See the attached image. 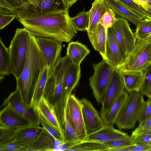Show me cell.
<instances>
[{"mask_svg":"<svg viewBox=\"0 0 151 151\" xmlns=\"http://www.w3.org/2000/svg\"><path fill=\"white\" fill-rule=\"evenodd\" d=\"M151 91V65L144 71L142 85L139 92L143 96L148 97Z\"/></svg>","mask_w":151,"mask_h":151,"instance_id":"d590c367","label":"cell"},{"mask_svg":"<svg viewBox=\"0 0 151 151\" xmlns=\"http://www.w3.org/2000/svg\"><path fill=\"white\" fill-rule=\"evenodd\" d=\"M68 12H56L17 20L35 37H50L68 42L77 33Z\"/></svg>","mask_w":151,"mask_h":151,"instance_id":"6da1fadb","label":"cell"},{"mask_svg":"<svg viewBox=\"0 0 151 151\" xmlns=\"http://www.w3.org/2000/svg\"><path fill=\"white\" fill-rule=\"evenodd\" d=\"M143 96L138 91L129 93L115 122L119 129H131L135 127L146 106Z\"/></svg>","mask_w":151,"mask_h":151,"instance_id":"5b68a950","label":"cell"},{"mask_svg":"<svg viewBox=\"0 0 151 151\" xmlns=\"http://www.w3.org/2000/svg\"><path fill=\"white\" fill-rule=\"evenodd\" d=\"M37 111L49 123L64 134L54 110L43 97L36 107Z\"/></svg>","mask_w":151,"mask_h":151,"instance_id":"4316f807","label":"cell"},{"mask_svg":"<svg viewBox=\"0 0 151 151\" xmlns=\"http://www.w3.org/2000/svg\"><path fill=\"white\" fill-rule=\"evenodd\" d=\"M10 57L9 48L7 47L0 39V78L9 76L10 72Z\"/></svg>","mask_w":151,"mask_h":151,"instance_id":"83f0119b","label":"cell"},{"mask_svg":"<svg viewBox=\"0 0 151 151\" xmlns=\"http://www.w3.org/2000/svg\"><path fill=\"white\" fill-rule=\"evenodd\" d=\"M109 7L119 17L124 18L136 26L143 19L141 16L116 0H106Z\"/></svg>","mask_w":151,"mask_h":151,"instance_id":"cb8c5ba5","label":"cell"},{"mask_svg":"<svg viewBox=\"0 0 151 151\" xmlns=\"http://www.w3.org/2000/svg\"><path fill=\"white\" fill-rule=\"evenodd\" d=\"M141 7L146 17H151V3H147Z\"/></svg>","mask_w":151,"mask_h":151,"instance_id":"c3c4849f","label":"cell"},{"mask_svg":"<svg viewBox=\"0 0 151 151\" xmlns=\"http://www.w3.org/2000/svg\"><path fill=\"white\" fill-rule=\"evenodd\" d=\"M88 36L94 49L98 51L103 58L105 52L107 29L99 23Z\"/></svg>","mask_w":151,"mask_h":151,"instance_id":"7402d4cb","label":"cell"},{"mask_svg":"<svg viewBox=\"0 0 151 151\" xmlns=\"http://www.w3.org/2000/svg\"><path fill=\"white\" fill-rule=\"evenodd\" d=\"M111 28L117 40L128 54L134 46L137 40L128 21L123 17H117Z\"/></svg>","mask_w":151,"mask_h":151,"instance_id":"5bb4252c","label":"cell"},{"mask_svg":"<svg viewBox=\"0 0 151 151\" xmlns=\"http://www.w3.org/2000/svg\"><path fill=\"white\" fill-rule=\"evenodd\" d=\"M80 143L76 142H70L65 143L64 142L63 144L59 147L57 151H68L69 149L71 147L75 146L76 145Z\"/></svg>","mask_w":151,"mask_h":151,"instance_id":"7dc6e473","label":"cell"},{"mask_svg":"<svg viewBox=\"0 0 151 151\" xmlns=\"http://www.w3.org/2000/svg\"><path fill=\"white\" fill-rule=\"evenodd\" d=\"M151 65V36L145 40H137L126 61L118 68L120 71H144Z\"/></svg>","mask_w":151,"mask_h":151,"instance_id":"52a82bcc","label":"cell"},{"mask_svg":"<svg viewBox=\"0 0 151 151\" xmlns=\"http://www.w3.org/2000/svg\"><path fill=\"white\" fill-rule=\"evenodd\" d=\"M151 116V97H148L146 101L145 108L140 116L138 122L140 125Z\"/></svg>","mask_w":151,"mask_h":151,"instance_id":"b9f144b4","label":"cell"},{"mask_svg":"<svg viewBox=\"0 0 151 151\" xmlns=\"http://www.w3.org/2000/svg\"><path fill=\"white\" fill-rule=\"evenodd\" d=\"M112 10L106 0H95L92 4L91 9L88 11L89 24L87 31L88 35L91 33L99 23L103 14L106 12Z\"/></svg>","mask_w":151,"mask_h":151,"instance_id":"44dd1931","label":"cell"},{"mask_svg":"<svg viewBox=\"0 0 151 151\" xmlns=\"http://www.w3.org/2000/svg\"><path fill=\"white\" fill-rule=\"evenodd\" d=\"M116 0L140 15L144 19L147 18L141 6L132 0Z\"/></svg>","mask_w":151,"mask_h":151,"instance_id":"74e56055","label":"cell"},{"mask_svg":"<svg viewBox=\"0 0 151 151\" xmlns=\"http://www.w3.org/2000/svg\"><path fill=\"white\" fill-rule=\"evenodd\" d=\"M148 0H139V4L141 6H143L148 2Z\"/></svg>","mask_w":151,"mask_h":151,"instance_id":"f907efd6","label":"cell"},{"mask_svg":"<svg viewBox=\"0 0 151 151\" xmlns=\"http://www.w3.org/2000/svg\"><path fill=\"white\" fill-rule=\"evenodd\" d=\"M136 26L134 34L137 40H145L151 36V17L143 19Z\"/></svg>","mask_w":151,"mask_h":151,"instance_id":"4dcf8cb0","label":"cell"},{"mask_svg":"<svg viewBox=\"0 0 151 151\" xmlns=\"http://www.w3.org/2000/svg\"><path fill=\"white\" fill-rule=\"evenodd\" d=\"M109 151H151V146L135 144L126 147L110 149Z\"/></svg>","mask_w":151,"mask_h":151,"instance_id":"60d3db41","label":"cell"},{"mask_svg":"<svg viewBox=\"0 0 151 151\" xmlns=\"http://www.w3.org/2000/svg\"><path fill=\"white\" fill-rule=\"evenodd\" d=\"M0 124L17 130L32 125L28 119L8 105L5 106L0 111Z\"/></svg>","mask_w":151,"mask_h":151,"instance_id":"2e32d148","label":"cell"},{"mask_svg":"<svg viewBox=\"0 0 151 151\" xmlns=\"http://www.w3.org/2000/svg\"><path fill=\"white\" fill-rule=\"evenodd\" d=\"M35 37L46 60L50 76L60 56L62 42L50 37Z\"/></svg>","mask_w":151,"mask_h":151,"instance_id":"4fadbf2b","label":"cell"},{"mask_svg":"<svg viewBox=\"0 0 151 151\" xmlns=\"http://www.w3.org/2000/svg\"><path fill=\"white\" fill-rule=\"evenodd\" d=\"M148 2L151 3V0H148L147 3H148Z\"/></svg>","mask_w":151,"mask_h":151,"instance_id":"db71d44e","label":"cell"},{"mask_svg":"<svg viewBox=\"0 0 151 151\" xmlns=\"http://www.w3.org/2000/svg\"><path fill=\"white\" fill-rule=\"evenodd\" d=\"M148 97H151V91H150Z\"/></svg>","mask_w":151,"mask_h":151,"instance_id":"f5cc1de1","label":"cell"},{"mask_svg":"<svg viewBox=\"0 0 151 151\" xmlns=\"http://www.w3.org/2000/svg\"><path fill=\"white\" fill-rule=\"evenodd\" d=\"M15 18L13 14H4L0 12V29H3Z\"/></svg>","mask_w":151,"mask_h":151,"instance_id":"f6af8a7d","label":"cell"},{"mask_svg":"<svg viewBox=\"0 0 151 151\" xmlns=\"http://www.w3.org/2000/svg\"><path fill=\"white\" fill-rule=\"evenodd\" d=\"M116 17L115 13L113 10L107 11L103 14L99 23L101 24L107 29L113 25Z\"/></svg>","mask_w":151,"mask_h":151,"instance_id":"f35d334b","label":"cell"},{"mask_svg":"<svg viewBox=\"0 0 151 151\" xmlns=\"http://www.w3.org/2000/svg\"><path fill=\"white\" fill-rule=\"evenodd\" d=\"M64 130V142H76L81 143L82 142L79 139L66 116Z\"/></svg>","mask_w":151,"mask_h":151,"instance_id":"e575fe53","label":"cell"},{"mask_svg":"<svg viewBox=\"0 0 151 151\" xmlns=\"http://www.w3.org/2000/svg\"><path fill=\"white\" fill-rule=\"evenodd\" d=\"M135 144L151 146V134H141L134 136Z\"/></svg>","mask_w":151,"mask_h":151,"instance_id":"7bdbcfd3","label":"cell"},{"mask_svg":"<svg viewBox=\"0 0 151 151\" xmlns=\"http://www.w3.org/2000/svg\"><path fill=\"white\" fill-rule=\"evenodd\" d=\"M81 76L80 65L71 62L67 66L64 74L63 87L64 92L68 96L71 94L78 84Z\"/></svg>","mask_w":151,"mask_h":151,"instance_id":"d6986e66","label":"cell"},{"mask_svg":"<svg viewBox=\"0 0 151 151\" xmlns=\"http://www.w3.org/2000/svg\"><path fill=\"white\" fill-rule=\"evenodd\" d=\"M45 128L33 125L28 126L16 131L12 141L22 147L27 145L36 139Z\"/></svg>","mask_w":151,"mask_h":151,"instance_id":"ffe728a7","label":"cell"},{"mask_svg":"<svg viewBox=\"0 0 151 151\" xmlns=\"http://www.w3.org/2000/svg\"><path fill=\"white\" fill-rule=\"evenodd\" d=\"M31 34L25 28H17L9 47L10 72L17 79L23 70L26 60Z\"/></svg>","mask_w":151,"mask_h":151,"instance_id":"277c9868","label":"cell"},{"mask_svg":"<svg viewBox=\"0 0 151 151\" xmlns=\"http://www.w3.org/2000/svg\"><path fill=\"white\" fill-rule=\"evenodd\" d=\"M141 134H151V116L132 131V136Z\"/></svg>","mask_w":151,"mask_h":151,"instance_id":"ab89813d","label":"cell"},{"mask_svg":"<svg viewBox=\"0 0 151 151\" xmlns=\"http://www.w3.org/2000/svg\"><path fill=\"white\" fill-rule=\"evenodd\" d=\"M127 54L114 35L111 27L107 29L104 59L111 66L118 68L126 61Z\"/></svg>","mask_w":151,"mask_h":151,"instance_id":"7c38bea8","label":"cell"},{"mask_svg":"<svg viewBox=\"0 0 151 151\" xmlns=\"http://www.w3.org/2000/svg\"><path fill=\"white\" fill-rule=\"evenodd\" d=\"M65 115L82 142L86 141L87 134L82 114V106L80 100L74 94H71L68 98Z\"/></svg>","mask_w":151,"mask_h":151,"instance_id":"9c48e42d","label":"cell"},{"mask_svg":"<svg viewBox=\"0 0 151 151\" xmlns=\"http://www.w3.org/2000/svg\"><path fill=\"white\" fill-rule=\"evenodd\" d=\"M79 0H64V1L67 6L69 8L70 7Z\"/></svg>","mask_w":151,"mask_h":151,"instance_id":"681fc988","label":"cell"},{"mask_svg":"<svg viewBox=\"0 0 151 151\" xmlns=\"http://www.w3.org/2000/svg\"><path fill=\"white\" fill-rule=\"evenodd\" d=\"M79 100L82 106L83 119L87 135L103 127L104 124L103 120L91 102L85 98Z\"/></svg>","mask_w":151,"mask_h":151,"instance_id":"9a60e30c","label":"cell"},{"mask_svg":"<svg viewBox=\"0 0 151 151\" xmlns=\"http://www.w3.org/2000/svg\"><path fill=\"white\" fill-rule=\"evenodd\" d=\"M49 76L47 67L43 70L35 87L32 101V106L36 108L43 97L47 79Z\"/></svg>","mask_w":151,"mask_h":151,"instance_id":"f1b7e54d","label":"cell"},{"mask_svg":"<svg viewBox=\"0 0 151 151\" xmlns=\"http://www.w3.org/2000/svg\"><path fill=\"white\" fill-rule=\"evenodd\" d=\"M124 89L121 72L116 68L112 74L101 104L102 106L100 114L101 118L122 94Z\"/></svg>","mask_w":151,"mask_h":151,"instance_id":"8fae6325","label":"cell"},{"mask_svg":"<svg viewBox=\"0 0 151 151\" xmlns=\"http://www.w3.org/2000/svg\"><path fill=\"white\" fill-rule=\"evenodd\" d=\"M103 143L108 146L109 149L126 147L135 144L134 141V136L131 135L126 138Z\"/></svg>","mask_w":151,"mask_h":151,"instance_id":"d6a6232c","label":"cell"},{"mask_svg":"<svg viewBox=\"0 0 151 151\" xmlns=\"http://www.w3.org/2000/svg\"><path fill=\"white\" fill-rule=\"evenodd\" d=\"M133 1H134L137 4H138L139 5V0H132Z\"/></svg>","mask_w":151,"mask_h":151,"instance_id":"816d5d0a","label":"cell"},{"mask_svg":"<svg viewBox=\"0 0 151 151\" xmlns=\"http://www.w3.org/2000/svg\"><path fill=\"white\" fill-rule=\"evenodd\" d=\"M120 72L126 91L129 93L132 91L139 92L142 85L144 71H122Z\"/></svg>","mask_w":151,"mask_h":151,"instance_id":"603a6c76","label":"cell"},{"mask_svg":"<svg viewBox=\"0 0 151 151\" xmlns=\"http://www.w3.org/2000/svg\"><path fill=\"white\" fill-rule=\"evenodd\" d=\"M129 93L124 91L102 118L104 125L114 126L117 116L126 102Z\"/></svg>","mask_w":151,"mask_h":151,"instance_id":"484cf974","label":"cell"},{"mask_svg":"<svg viewBox=\"0 0 151 151\" xmlns=\"http://www.w3.org/2000/svg\"><path fill=\"white\" fill-rule=\"evenodd\" d=\"M67 65L61 62L55 64L51 74L48 77L43 96L54 110L59 122L64 131L65 110L68 98L63 91V79Z\"/></svg>","mask_w":151,"mask_h":151,"instance_id":"3957f363","label":"cell"},{"mask_svg":"<svg viewBox=\"0 0 151 151\" xmlns=\"http://www.w3.org/2000/svg\"><path fill=\"white\" fill-rule=\"evenodd\" d=\"M12 6L13 10L26 4L29 0H5Z\"/></svg>","mask_w":151,"mask_h":151,"instance_id":"bcb514c9","label":"cell"},{"mask_svg":"<svg viewBox=\"0 0 151 151\" xmlns=\"http://www.w3.org/2000/svg\"><path fill=\"white\" fill-rule=\"evenodd\" d=\"M47 67L46 60L35 37L31 35L25 65L20 76L16 80L17 87L19 89L24 101L29 106H33L32 101L35 87Z\"/></svg>","mask_w":151,"mask_h":151,"instance_id":"7a4b0ae2","label":"cell"},{"mask_svg":"<svg viewBox=\"0 0 151 151\" xmlns=\"http://www.w3.org/2000/svg\"><path fill=\"white\" fill-rule=\"evenodd\" d=\"M22 146L13 141L0 145V151H22Z\"/></svg>","mask_w":151,"mask_h":151,"instance_id":"ee69618b","label":"cell"},{"mask_svg":"<svg viewBox=\"0 0 151 151\" xmlns=\"http://www.w3.org/2000/svg\"><path fill=\"white\" fill-rule=\"evenodd\" d=\"M37 112L40 122L43 127L55 138L64 142V134L47 121L38 111Z\"/></svg>","mask_w":151,"mask_h":151,"instance_id":"836d02e7","label":"cell"},{"mask_svg":"<svg viewBox=\"0 0 151 151\" xmlns=\"http://www.w3.org/2000/svg\"><path fill=\"white\" fill-rule=\"evenodd\" d=\"M71 19L76 30L78 31H87L89 24V11H83Z\"/></svg>","mask_w":151,"mask_h":151,"instance_id":"1f68e13d","label":"cell"},{"mask_svg":"<svg viewBox=\"0 0 151 151\" xmlns=\"http://www.w3.org/2000/svg\"><path fill=\"white\" fill-rule=\"evenodd\" d=\"M56 139L45 129L36 139L23 147L22 151H54Z\"/></svg>","mask_w":151,"mask_h":151,"instance_id":"ac0fdd59","label":"cell"},{"mask_svg":"<svg viewBox=\"0 0 151 151\" xmlns=\"http://www.w3.org/2000/svg\"><path fill=\"white\" fill-rule=\"evenodd\" d=\"M8 105L28 119L33 125L40 126V121L36 108L26 104L23 100L19 88L6 98L1 108Z\"/></svg>","mask_w":151,"mask_h":151,"instance_id":"30bf717a","label":"cell"},{"mask_svg":"<svg viewBox=\"0 0 151 151\" xmlns=\"http://www.w3.org/2000/svg\"><path fill=\"white\" fill-rule=\"evenodd\" d=\"M110 148L103 142L94 141H85L69 149L68 151H109Z\"/></svg>","mask_w":151,"mask_h":151,"instance_id":"f546056e","label":"cell"},{"mask_svg":"<svg viewBox=\"0 0 151 151\" xmlns=\"http://www.w3.org/2000/svg\"><path fill=\"white\" fill-rule=\"evenodd\" d=\"M94 72L89 78L90 86L94 96L99 104H101L114 71L116 68L109 65L104 59L93 65Z\"/></svg>","mask_w":151,"mask_h":151,"instance_id":"ba28073f","label":"cell"},{"mask_svg":"<svg viewBox=\"0 0 151 151\" xmlns=\"http://www.w3.org/2000/svg\"><path fill=\"white\" fill-rule=\"evenodd\" d=\"M114 126L104 125L96 132L88 135L86 141H94L101 142L127 137L126 132L115 129Z\"/></svg>","mask_w":151,"mask_h":151,"instance_id":"e0dca14e","label":"cell"},{"mask_svg":"<svg viewBox=\"0 0 151 151\" xmlns=\"http://www.w3.org/2000/svg\"><path fill=\"white\" fill-rule=\"evenodd\" d=\"M90 50L85 45L78 41H72L68 44L66 55L73 64L80 65Z\"/></svg>","mask_w":151,"mask_h":151,"instance_id":"d4e9b609","label":"cell"},{"mask_svg":"<svg viewBox=\"0 0 151 151\" xmlns=\"http://www.w3.org/2000/svg\"><path fill=\"white\" fill-rule=\"evenodd\" d=\"M69 9L64 0H29L13 10L12 14L18 20Z\"/></svg>","mask_w":151,"mask_h":151,"instance_id":"8992f818","label":"cell"},{"mask_svg":"<svg viewBox=\"0 0 151 151\" xmlns=\"http://www.w3.org/2000/svg\"><path fill=\"white\" fill-rule=\"evenodd\" d=\"M17 130L0 126V145L12 141Z\"/></svg>","mask_w":151,"mask_h":151,"instance_id":"8d00e7d4","label":"cell"}]
</instances>
